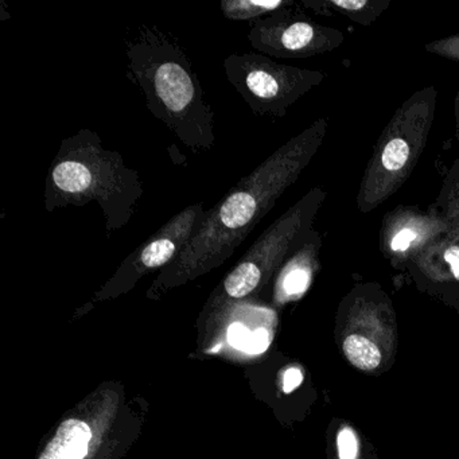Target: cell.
Here are the masks:
<instances>
[{
    "label": "cell",
    "instance_id": "9",
    "mask_svg": "<svg viewBox=\"0 0 459 459\" xmlns=\"http://www.w3.org/2000/svg\"><path fill=\"white\" fill-rule=\"evenodd\" d=\"M447 235L450 225L431 205L427 211L402 205L384 216L378 246L394 267H407L413 257Z\"/></svg>",
    "mask_w": 459,
    "mask_h": 459
},
{
    "label": "cell",
    "instance_id": "13",
    "mask_svg": "<svg viewBox=\"0 0 459 459\" xmlns=\"http://www.w3.org/2000/svg\"><path fill=\"white\" fill-rule=\"evenodd\" d=\"M92 432L90 426L77 419L61 424L39 459H84Z\"/></svg>",
    "mask_w": 459,
    "mask_h": 459
},
{
    "label": "cell",
    "instance_id": "10",
    "mask_svg": "<svg viewBox=\"0 0 459 459\" xmlns=\"http://www.w3.org/2000/svg\"><path fill=\"white\" fill-rule=\"evenodd\" d=\"M413 276L437 287L459 289V238L445 236L407 264Z\"/></svg>",
    "mask_w": 459,
    "mask_h": 459
},
{
    "label": "cell",
    "instance_id": "18",
    "mask_svg": "<svg viewBox=\"0 0 459 459\" xmlns=\"http://www.w3.org/2000/svg\"><path fill=\"white\" fill-rule=\"evenodd\" d=\"M337 451L340 459H357L359 453V442L356 432L345 426L338 431Z\"/></svg>",
    "mask_w": 459,
    "mask_h": 459
},
{
    "label": "cell",
    "instance_id": "14",
    "mask_svg": "<svg viewBox=\"0 0 459 459\" xmlns=\"http://www.w3.org/2000/svg\"><path fill=\"white\" fill-rule=\"evenodd\" d=\"M297 4L295 0H222L220 10L225 20L230 22H248L252 25Z\"/></svg>",
    "mask_w": 459,
    "mask_h": 459
},
{
    "label": "cell",
    "instance_id": "6",
    "mask_svg": "<svg viewBox=\"0 0 459 459\" xmlns=\"http://www.w3.org/2000/svg\"><path fill=\"white\" fill-rule=\"evenodd\" d=\"M225 77L257 117L283 119L298 100L322 84L326 74L276 63L257 52L232 53Z\"/></svg>",
    "mask_w": 459,
    "mask_h": 459
},
{
    "label": "cell",
    "instance_id": "7",
    "mask_svg": "<svg viewBox=\"0 0 459 459\" xmlns=\"http://www.w3.org/2000/svg\"><path fill=\"white\" fill-rule=\"evenodd\" d=\"M247 39L255 52L289 60L326 55L345 41L342 31L321 25L294 7L252 23Z\"/></svg>",
    "mask_w": 459,
    "mask_h": 459
},
{
    "label": "cell",
    "instance_id": "20",
    "mask_svg": "<svg viewBox=\"0 0 459 459\" xmlns=\"http://www.w3.org/2000/svg\"><path fill=\"white\" fill-rule=\"evenodd\" d=\"M270 334H268L267 330L259 327L255 332H251L246 351L252 354L264 353L270 346Z\"/></svg>",
    "mask_w": 459,
    "mask_h": 459
},
{
    "label": "cell",
    "instance_id": "21",
    "mask_svg": "<svg viewBox=\"0 0 459 459\" xmlns=\"http://www.w3.org/2000/svg\"><path fill=\"white\" fill-rule=\"evenodd\" d=\"M303 373L297 368H290L284 372L283 376V391L286 394H291L302 384Z\"/></svg>",
    "mask_w": 459,
    "mask_h": 459
},
{
    "label": "cell",
    "instance_id": "2",
    "mask_svg": "<svg viewBox=\"0 0 459 459\" xmlns=\"http://www.w3.org/2000/svg\"><path fill=\"white\" fill-rule=\"evenodd\" d=\"M126 76L150 114L195 152L216 146V117L184 48L158 26L142 25L126 42Z\"/></svg>",
    "mask_w": 459,
    "mask_h": 459
},
{
    "label": "cell",
    "instance_id": "15",
    "mask_svg": "<svg viewBox=\"0 0 459 459\" xmlns=\"http://www.w3.org/2000/svg\"><path fill=\"white\" fill-rule=\"evenodd\" d=\"M431 206L450 225V235L459 238V155L446 173L439 195Z\"/></svg>",
    "mask_w": 459,
    "mask_h": 459
},
{
    "label": "cell",
    "instance_id": "16",
    "mask_svg": "<svg viewBox=\"0 0 459 459\" xmlns=\"http://www.w3.org/2000/svg\"><path fill=\"white\" fill-rule=\"evenodd\" d=\"M343 354L346 359L357 369L364 372H372L380 367L381 356L380 349L369 338L365 335L353 334L348 335L343 341Z\"/></svg>",
    "mask_w": 459,
    "mask_h": 459
},
{
    "label": "cell",
    "instance_id": "19",
    "mask_svg": "<svg viewBox=\"0 0 459 459\" xmlns=\"http://www.w3.org/2000/svg\"><path fill=\"white\" fill-rule=\"evenodd\" d=\"M249 335H251V332L247 329L246 325L240 324V322H235V324L230 325V329H228V342H230L233 348L246 351L247 346H248Z\"/></svg>",
    "mask_w": 459,
    "mask_h": 459
},
{
    "label": "cell",
    "instance_id": "12",
    "mask_svg": "<svg viewBox=\"0 0 459 459\" xmlns=\"http://www.w3.org/2000/svg\"><path fill=\"white\" fill-rule=\"evenodd\" d=\"M391 0H302L300 6L316 14L343 15L357 25L369 28L391 6Z\"/></svg>",
    "mask_w": 459,
    "mask_h": 459
},
{
    "label": "cell",
    "instance_id": "1",
    "mask_svg": "<svg viewBox=\"0 0 459 459\" xmlns=\"http://www.w3.org/2000/svg\"><path fill=\"white\" fill-rule=\"evenodd\" d=\"M327 130V119L314 120L230 187L206 211L197 232L178 257L162 270L160 279L173 283L195 278L230 259L279 198L299 179L321 149Z\"/></svg>",
    "mask_w": 459,
    "mask_h": 459
},
{
    "label": "cell",
    "instance_id": "8",
    "mask_svg": "<svg viewBox=\"0 0 459 459\" xmlns=\"http://www.w3.org/2000/svg\"><path fill=\"white\" fill-rule=\"evenodd\" d=\"M205 204H192L171 217L134 249L117 270L115 281L130 283L152 271L165 270L181 254L205 219Z\"/></svg>",
    "mask_w": 459,
    "mask_h": 459
},
{
    "label": "cell",
    "instance_id": "17",
    "mask_svg": "<svg viewBox=\"0 0 459 459\" xmlns=\"http://www.w3.org/2000/svg\"><path fill=\"white\" fill-rule=\"evenodd\" d=\"M424 50L429 55L437 56L459 65V33L429 42L424 45Z\"/></svg>",
    "mask_w": 459,
    "mask_h": 459
},
{
    "label": "cell",
    "instance_id": "22",
    "mask_svg": "<svg viewBox=\"0 0 459 459\" xmlns=\"http://www.w3.org/2000/svg\"><path fill=\"white\" fill-rule=\"evenodd\" d=\"M454 117H455V135L459 141V92L454 99Z\"/></svg>",
    "mask_w": 459,
    "mask_h": 459
},
{
    "label": "cell",
    "instance_id": "4",
    "mask_svg": "<svg viewBox=\"0 0 459 459\" xmlns=\"http://www.w3.org/2000/svg\"><path fill=\"white\" fill-rule=\"evenodd\" d=\"M437 104V88L424 87L396 109L378 136L359 182V213H370L404 186L429 143Z\"/></svg>",
    "mask_w": 459,
    "mask_h": 459
},
{
    "label": "cell",
    "instance_id": "11",
    "mask_svg": "<svg viewBox=\"0 0 459 459\" xmlns=\"http://www.w3.org/2000/svg\"><path fill=\"white\" fill-rule=\"evenodd\" d=\"M321 248V233L313 230L303 246L281 265L279 287L286 297H299L308 289L318 267Z\"/></svg>",
    "mask_w": 459,
    "mask_h": 459
},
{
    "label": "cell",
    "instance_id": "5",
    "mask_svg": "<svg viewBox=\"0 0 459 459\" xmlns=\"http://www.w3.org/2000/svg\"><path fill=\"white\" fill-rule=\"evenodd\" d=\"M326 198L327 193L321 186L311 187L278 217L225 276V294L233 299H243L256 291L276 270H281L313 232L314 221Z\"/></svg>",
    "mask_w": 459,
    "mask_h": 459
},
{
    "label": "cell",
    "instance_id": "3",
    "mask_svg": "<svg viewBox=\"0 0 459 459\" xmlns=\"http://www.w3.org/2000/svg\"><path fill=\"white\" fill-rule=\"evenodd\" d=\"M143 193L141 173L128 168L119 152L106 149L96 131L82 128L61 141L48 169L44 208L53 213L96 203L111 238L130 224Z\"/></svg>",
    "mask_w": 459,
    "mask_h": 459
}]
</instances>
